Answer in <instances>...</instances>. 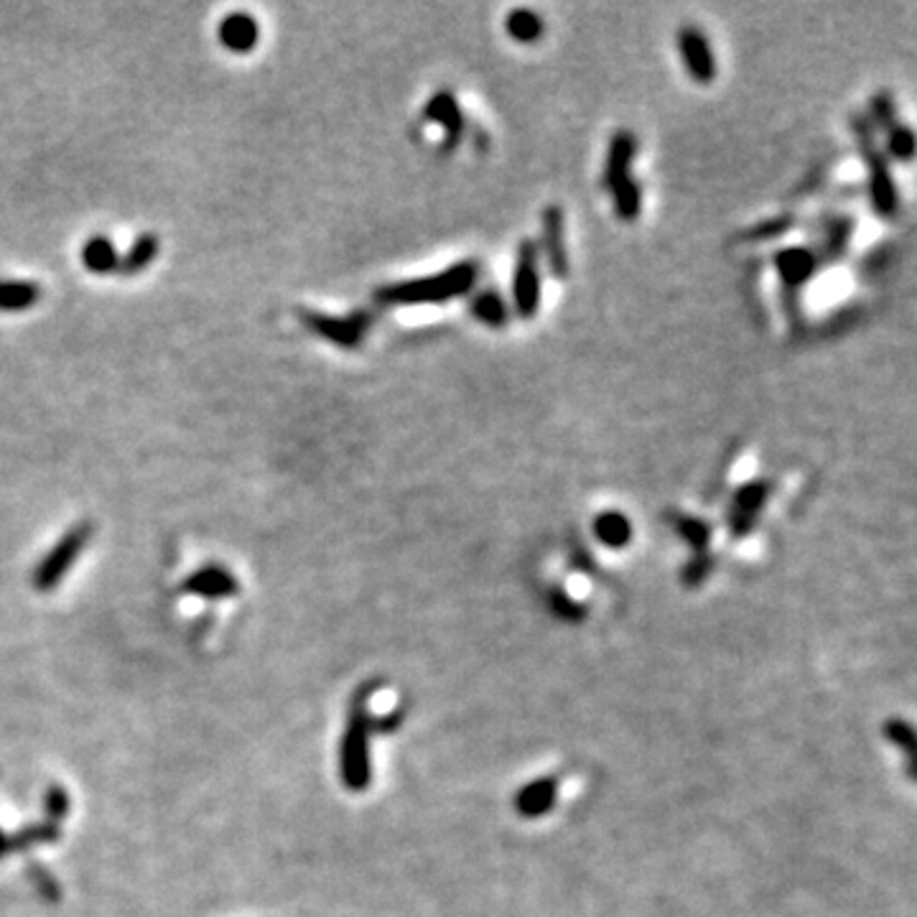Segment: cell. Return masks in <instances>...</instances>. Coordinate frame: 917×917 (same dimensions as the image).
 <instances>
[{
	"instance_id": "obj_24",
	"label": "cell",
	"mask_w": 917,
	"mask_h": 917,
	"mask_svg": "<svg viewBox=\"0 0 917 917\" xmlns=\"http://www.w3.org/2000/svg\"><path fill=\"white\" fill-rule=\"evenodd\" d=\"M885 734L895 747H903L907 757V770H910V778L917 772V754H915V731L907 721L903 719H889L885 723Z\"/></svg>"
},
{
	"instance_id": "obj_3",
	"label": "cell",
	"mask_w": 917,
	"mask_h": 917,
	"mask_svg": "<svg viewBox=\"0 0 917 917\" xmlns=\"http://www.w3.org/2000/svg\"><path fill=\"white\" fill-rule=\"evenodd\" d=\"M90 538L92 523H77L66 530L56 541L54 549L46 553V559L39 563L37 571H33V586H37L39 592H52V588L70 574L74 561L82 556V551L87 549Z\"/></svg>"
},
{
	"instance_id": "obj_12",
	"label": "cell",
	"mask_w": 917,
	"mask_h": 917,
	"mask_svg": "<svg viewBox=\"0 0 917 917\" xmlns=\"http://www.w3.org/2000/svg\"><path fill=\"white\" fill-rule=\"evenodd\" d=\"M559 801V780L556 778H541L528 782L525 788H520L515 798V811L523 815V819H541L549 811L556 807Z\"/></svg>"
},
{
	"instance_id": "obj_27",
	"label": "cell",
	"mask_w": 917,
	"mask_h": 917,
	"mask_svg": "<svg viewBox=\"0 0 917 917\" xmlns=\"http://www.w3.org/2000/svg\"><path fill=\"white\" fill-rule=\"evenodd\" d=\"M711 566H713V561H711L709 553H694V559L688 561V563H686V569H684V582H686L688 586L701 584L704 579L709 576Z\"/></svg>"
},
{
	"instance_id": "obj_26",
	"label": "cell",
	"mask_w": 917,
	"mask_h": 917,
	"mask_svg": "<svg viewBox=\"0 0 917 917\" xmlns=\"http://www.w3.org/2000/svg\"><path fill=\"white\" fill-rule=\"evenodd\" d=\"M549 604H551L553 614H556V617H561V619H566V622L584 619L582 604H576L566 592H561V588H553V592L549 594Z\"/></svg>"
},
{
	"instance_id": "obj_19",
	"label": "cell",
	"mask_w": 917,
	"mask_h": 917,
	"mask_svg": "<svg viewBox=\"0 0 917 917\" xmlns=\"http://www.w3.org/2000/svg\"><path fill=\"white\" fill-rule=\"evenodd\" d=\"M594 535L609 549H625L629 538H633V525L622 512H602L594 520Z\"/></svg>"
},
{
	"instance_id": "obj_23",
	"label": "cell",
	"mask_w": 917,
	"mask_h": 917,
	"mask_svg": "<svg viewBox=\"0 0 917 917\" xmlns=\"http://www.w3.org/2000/svg\"><path fill=\"white\" fill-rule=\"evenodd\" d=\"M676 533L691 545L694 553H709L711 528L704 523L701 518L691 515H676Z\"/></svg>"
},
{
	"instance_id": "obj_17",
	"label": "cell",
	"mask_w": 917,
	"mask_h": 917,
	"mask_svg": "<svg viewBox=\"0 0 917 917\" xmlns=\"http://www.w3.org/2000/svg\"><path fill=\"white\" fill-rule=\"evenodd\" d=\"M775 263L782 281L788 283V289H798V285L813 273L815 256L807 248H788L778 252Z\"/></svg>"
},
{
	"instance_id": "obj_9",
	"label": "cell",
	"mask_w": 917,
	"mask_h": 917,
	"mask_svg": "<svg viewBox=\"0 0 917 917\" xmlns=\"http://www.w3.org/2000/svg\"><path fill=\"white\" fill-rule=\"evenodd\" d=\"M543 252L545 263L556 279L569 275V252H566V227H563L561 207H549L543 212Z\"/></svg>"
},
{
	"instance_id": "obj_1",
	"label": "cell",
	"mask_w": 917,
	"mask_h": 917,
	"mask_svg": "<svg viewBox=\"0 0 917 917\" xmlns=\"http://www.w3.org/2000/svg\"><path fill=\"white\" fill-rule=\"evenodd\" d=\"M477 281L475 263H457L441 273L424 275L414 281H398L375 291V301L381 306H424L446 304L472 291Z\"/></svg>"
},
{
	"instance_id": "obj_22",
	"label": "cell",
	"mask_w": 917,
	"mask_h": 917,
	"mask_svg": "<svg viewBox=\"0 0 917 917\" xmlns=\"http://www.w3.org/2000/svg\"><path fill=\"white\" fill-rule=\"evenodd\" d=\"M472 314L479 319V322L492 326V330H500L508 322V304H504V299L500 296L498 291H484L479 293L472 304Z\"/></svg>"
},
{
	"instance_id": "obj_4",
	"label": "cell",
	"mask_w": 917,
	"mask_h": 917,
	"mask_svg": "<svg viewBox=\"0 0 917 917\" xmlns=\"http://www.w3.org/2000/svg\"><path fill=\"white\" fill-rule=\"evenodd\" d=\"M301 319H304L309 332H314L316 336H322V340L332 342L342 350H357L369 334V326H373V316L367 311H352L347 316H334L324 314V311L306 309L301 311Z\"/></svg>"
},
{
	"instance_id": "obj_8",
	"label": "cell",
	"mask_w": 917,
	"mask_h": 917,
	"mask_svg": "<svg viewBox=\"0 0 917 917\" xmlns=\"http://www.w3.org/2000/svg\"><path fill=\"white\" fill-rule=\"evenodd\" d=\"M768 494H770L768 482H750L737 492V498L734 502H731V510H729L731 535L744 538L752 533L757 525V518H760L764 502H768Z\"/></svg>"
},
{
	"instance_id": "obj_2",
	"label": "cell",
	"mask_w": 917,
	"mask_h": 917,
	"mask_svg": "<svg viewBox=\"0 0 917 917\" xmlns=\"http://www.w3.org/2000/svg\"><path fill=\"white\" fill-rule=\"evenodd\" d=\"M369 729H373V719H369L367 711V696L362 691L355 709H352L347 731H344L340 747L342 782L350 790H355V793L369 788V782H373V768H369Z\"/></svg>"
},
{
	"instance_id": "obj_11",
	"label": "cell",
	"mask_w": 917,
	"mask_h": 917,
	"mask_svg": "<svg viewBox=\"0 0 917 917\" xmlns=\"http://www.w3.org/2000/svg\"><path fill=\"white\" fill-rule=\"evenodd\" d=\"M187 594L205 596V600H225V596L238 594V579H235L225 566H217V563H209V566L197 569L187 582L181 584Z\"/></svg>"
},
{
	"instance_id": "obj_18",
	"label": "cell",
	"mask_w": 917,
	"mask_h": 917,
	"mask_svg": "<svg viewBox=\"0 0 917 917\" xmlns=\"http://www.w3.org/2000/svg\"><path fill=\"white\" fill-rule=\"evenodd\" d=\"M158 256V238L150 232H143L138 235L136 240H133V246L128 248V252L121 258V263H117V273L121 275H138L146 271V268L154 263Z\"/></svg>"
},
{
	"instance_id": "obj_7",
	"label": "cell",
	"mask_w": 917,
	"mask_h": 917,
	"mask_svg": "<svg viewBox=\"0 0 917 917\" xmlns=\"http://www.w3.org/2000/svg\"><path fill=\"white\" fill-rule=\"evenodd\" d=\"M678 49L680 59H684V66L688 77L696 80L698 84H709L717 80V56L711 52L709 39L698 27H684L678 33Z\"/></svg>"
},
{
	"instance_id": "obj_20",
	"label": "cell",
	"mask_w": 917,
	"mask_h": 917,
	"mask_svg": "<svg viewBox=\"0 0 917 917\" xmlns=\"http://www.w3.org/2000/svg\"><path fill=\"white\" fill-rule=\"evenodd\" d=\"M504 31H508L518 44H535L543 33V21L541 15L530 11V8H518V11H512L508 19H504Z\"/></svg>"
},
{
	"instance_id": "obj_25",
	"label": "cell",
	"mask_w": 917,
	"mask_h": 917,
	"mask_svg": "<svg viewBox=\"0 0 917 917\" xmlns=\"http://www.w3.org/2000/svg\"><path fill=\"white\" fill-rule=\"evenodd\" d=\"M887 148H889V154L897 158V161H910L913 154H915L913 131L905 128V125H899V123L892 125V128H887Z\"/></svg>"
},
{
	"instance_id": "obj_15",
	"label": "cell",
	"mask_w": 917,
	"mask_h": 917,
	"mask_svg": "<svg viewBox=\"0 0 917 917\" xmlns=\"http://www.w3.org/2000/svg\"><path fill=\"white\" fill-rule=\"evenodd\" d=\"M82 263L90 273L107 275V273H117L121 256H117L115 242L107 238V235H92V238L82 246Z\"/></svg>"
},
{
	"instance_id": "obj_14",
	"label": "cell",
	"mask_w": 917,
	"mask_h": 917,
	"mask_svg": "<svg viewBox=\"0 0 917 917\" xmlns=\"http://www.w3.org/2000/svg\"><path fill=\"white\" fill-rule=\"evenodd\" d=\"M426 117L441 125L446 133V146H457L461 131H465V115H461V107L451 92H436L426 105Z\"/></svg>"
},
{
	"instance_id": "obj_21",
	"label": "cell",
	"mask_w": 917,
	"mask_h": 917,
	"mask_svg": "<svg viewBox=\"0 0 917 917\" xmlns=\"http://www.w3.org/2000/svg\"><path fill=\"white\" fill-rule=\"evenodd\" d=\"M614 195V212H617L619 220L633 222L637 220L639 209H643V191H639V184L629 176V179L619 181L617 187L609 189Z\"/></svg>"
},
{
	"instance_id": "obj_16",
	"label": "cell",
	"mask_w": 917,
	"mask_h": 917,
	"mask_svg": "<svg viewBox=\"0 0 917 917\" xmlns=\"http://www.w3.org/2000/svg\"><path fill=\"white\" fill-rule=\"evenodd\" d=\"M41 296H44V291L37 281H0V311H6V314L29 311L39 304Z\"/></svg>"
},
{
	"instance_id": "obj_6",
	"label": "cell",
	"mask_w": 917,
	"mask_h": 917,
	"mask_svg": "<svg viewBox=\"0 0 917 917\" xmlns=\"http://www.w3.org/2000/svg\"><path fill=\"white\" fill-rule=\"evenodd\" d=\"M512 299L523 319H533L541 306V268H538L535 242L523 240L518 250L515 275H512Z\"/></svg>"
},
{
	"instance_id": "obj_13",
	"label": "cell",
	"mask_w": 917,
	"mask_h": 917,
	"mask_svg": "<svg viewBox=\"0 0 917 917\" xmlns=\"http://www.w3.org/2000/svg\"><path fill=\"white\" fill-rule=\"evenodd\" d=\"M637 140L629 131L614 133L607 150V164H604V187L614 189L619 181L629 179V166L635 161Z\"/></svg>"
},
{
	"instance_id": "obj_5",
	"label": "cell",
	"mask_w": 917,
	"mask_h": 917,
	"mask_svg": "<svg viewBox=\"0 0 917 917\" xmlns=\"http://www.w3.org/2000/svg\"><path fill=\"white\" fill-rule=\"evenodd\" d=\"M856 131L862 133V150H864V161H866V176H869V197H872L874 212L882 217H892L897 212L899 197H897L895 181H892L889 166L885 161V156H882V150L877 148V143L872 140L869 131L864 128V123L856 125Z\"/></svg>"
},
{
	"instance_id": "obj_28",
	"label": "cell",
	"mask_w": 917,
	"mask_h": 917,
	"mask_svg": "<svg viewBox=\"0 0 917 917\" xmlns=\"http://www.w3.org/2000/svg\"><path fill=\"white\" fill-rule=\"evenodd\" d=\"M872 113H874V123H879L882 128H892V125L897 123L895 103H892V97L885 95V92H882V95H874Z\"/></svg>"
},
{
	"instance_id": "obj_10",
	"label": "cell",
	"mask_w": 917,
	"mask_h": 917,
	"mask_svg": "<svg viewBox=\"0 0 917 917\" xmlns=\"http://www.w3.org/2000/svg\"><path fill=\"white\" fill-rule=\"evenodd\" d=\"M217 39H220V44L227 49V52L250 54L252 49L258 46V39H260V27H258L256 15H250L246 11L227 13L220 21V27H217Z\"/></svg>"
}]
</instances>
